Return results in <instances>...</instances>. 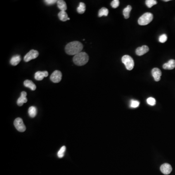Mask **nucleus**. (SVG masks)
Returning a JSON list of instances; mask_svg holds the SVG:
<instances>
[{
    "label": "nucleus",
    "instance_id": "nucleus-14",
    "mask_svg": "<svg viewBox=\"0 0 175 175\" xmlns=\"http://www.w3.org/2000/svg\"><path fill=\"white\" fill-rule=\"evenodd\" d=\"M21 60V57L20 55H15L11 58L10 62L13 66H16L18 65Z\"/></svg>",
    "mask_w": 175,
    "mask_h": 175
},
{
    "label": "nucleus",
    "instance_id": "nucleus-12",
    "mask_svg": "<svg viewBox=\"0 0 175 175\" xmlns=\"http://www.w3.org/2000/svg\"><path fill=\"white\" fill-rule=\"evenodd\" d=\"M48 76V73L47 71H44V72H41V71H38L35 74V78L37 80H42L43 79L46 77H47Z\"/></svg>",
    "mask_w": 175,
    "mask_h": 175
},
{
    "label": "nucleus",
    "instance_id": "nucleus-5",
    "mask_svg": "<svg viewBox=\"0 0 175 175\" xmlns=\"http://www.w3.org/2000/svg\"><path fill=\"white\" fill-rule=\"evenodd\" d=\"M14 125L15 126L17 130H18L19 131L23 132L26 130V126L23 123L22 118H16L14 122Z\"/></svg>",
    "mask_w": 175,
    "mask_h": 175
},
{
    "label": "nucleus",
    "instance_id": "nucleus-22",
    "mask_svg": "<svg viewBox=\"0 0 175 175\" xmlns=\"http://www.w3.org/2000/svg\"><path fill=\"white\" fill-rule=\"evenodd\" d=\"M145 4L148 8H151L153 6L157 4V1L156 0H147L145 1Z\"/></svg>",
    "mask_w": 175,
    "mask_h": 175
},
{
    "label": "nucleus",
    "instance_id": "nucleus-18",
    "mask_svg": "<svg viewBox=\"0 0 175 175\" xmlns=\"http://www.w3.org/2000/svg\"><path fill=\"white\" fill-rule=\"evenodd\" d=\"M132 7L130 6H128L124 8L123 11V15L124 16L125 19H128L129 17V14H130V11H131Z\"/></svg>",
    "mask_w": 175,
    "mask_h": 175
},
{
    "label": "nucleus",
    "instance_id": "nucleus-13",
    "mask_svg": "<svg viewBox=\"0 0 175 175\" xmlns=\"http://www.w3.org/2000/svg\"><path fill=\"white\" fill-rule=\"evenodd\" d=\"M163 68L165 70H173L175 68V60H170L168 62L163 65Z\"/></svg>",
    "mask_w": 175,
    "mask_h": 175
},
{
    "label": "nucleus",
    "instance_id": "nucleus-29",
    "mask_svg": "<svg viewBox=\"0 0 175 175\" xmlns=\"http://www.w3.org/2000/svg\"><path fill=\"white\" fill-rule=\"evenodd\" d=\"M170 1V0H164L163 1Z\"/></svg>",
    "mask_w": 175,
    "mask_h": 175
},
{
    "label": "nucleus",
    "instance_id": "nucleus-24",
    "mask_svg": "<svg viewBox=\"0 0 175 175\" xmlns=\"http://www.w3.org/2000/svg\"><path fill=\"white\" fill-rule=\"evenodd\" d=\"M140 105V102L138 101L135 100H131L130 102V107H133V108H136L138 107Z\"/></svg>",
    "mask_w": 175,
    "mask_h": 175
},
{
    "label": "nucleus",
    "instance_id": "nucleus-8",
    "mask_svg": "<svg viewBox=\"0 0 175 175\" xmlns=\"http://www.w3.org/2000/svg\"><path fill=\"white\" fill-rule=\"evenodd\" d=\"M160 171L164 175H168L172 171V168L170 164L165 163L162 164L160 167Z\"/></svg>",
    "mask_w": 175,
    "mask_h": 175
},
{
    "label": "nucleus",
    "instance_id": "nucleus-6",
    "mask_svg": "<svg viewBox=\"0 0 175 175\" xmlns=\"http://www.w3.org/2000/svg\"><path fill=\"white\" fill-rule=\"evenodd\" d=\"M39 55V53L38 51L35 50H30L24 57V60L25 62L31 60H34L37 58Z\"/></svg>",
    "mask_w": 175,
    "mask_h": 175
},
{
    "label": "nucleus",
    "instance_id": "nucleus-16",
    "mask_svg": "<svg viewBox=\"0 0 175 175\" xmlns=\"http://www.w3.org/2000/svg\"><path fill=\"white\" fill-rule=\"evenodd\" d=\"M58 17L60 20L62 22H66L67 20H70L69 18H68V15L65 11H60L58 13Z\"/></svg>",
    "mask_w": 175,
    "mask_h": 175
},
{
    "label": "nucleus",
    "instance_id": "nucleus-9",
    "mask_svg": "<svg viewBox=\"0 0 175 175\" xmlns=\"http://www.w3.org/2000/svg\"><path fill=\"white\" fill-rule=\"evenodd\" d=\"M152 76L156 81H159L160 80V76H162V72L159 68H154L151 71Z\"/></svg>",
    "mask_w": 175,
    "mask_h": 175
},
{
    "label": "nucleus",
    "instance_id": "nucleus-28",
    "mask_svg": "<svg viewBox=\"0 0 175 175\" xmlns=\"http://www.w3.org/2000/svg\"><path fill=\"white\" fill-rule=\"evenodd\" d=\"M57 1H56V0H45L44 2L46 4L50 6V5L54 4L55 3H57Z\"/></svg>",
    "mask_w": 175,
    "mask_h": 175
},
{
    "label": "nucleus",
    "instance_id": "nucleus-15",
    "mask_svg": "<svg viewBox=\"0 0 175 175\" xmlns=\"http://www.w3.org/2000/svg\"><path fill=\"white\" fill-rule=\"evenodd\" d=\"M24 85L25 87L30 89L32 91H35L36 89V86L31 80H25L24 81Z\"/></svg>",
    "mask_w": 175,
    "mask_h": 175
},
{
    "label": "nucleus",
    "instance_id": "nucleus-1",
    "mask_svg": "<svg viewBox=\"0 0 175 175\" xmlns=\"http://www.w3.org/2000/svg\"><path fill=\"white\" fill-rule=\"evenodd\" d=\"M83 45L78 41H74L70 42L65 47L66 53L69 55H76L81 52L83 50Z\"/></svg>",
    "mask_w": 175,
    "mask_h": 175
},
{
    "label": "nucleus",
    "instance_id": "nucleus-4",
    "mask_svg": "<svg viewBox=\"0 0 175 175\" xmlns=\"http://www.w3.org/2000/svg\"><path fill=\"white\" fill-rule=\"evenodd\" d=\"M122 61L125 64L126 69L131 71L134 66V62L133 58L129 55H125L122 58Z\"/></svg>",
    "mask_w": 175,
    "mask_h": 175
},
{
    "label": "nucleus",
    "instance_id": "nucleus-19",
    "mask_svg": "<svg viewBox=\"0 0 175 175\" xmlns=\"http://www.w3.org/2000/svg\"><path fill=\"white\" fill-rule=\"evenodd\" d=\"M29 115L32 118H34L36 116L37 113V110L36 107L34 106L30 107L28 109Z\"/></svg>",
    "mask_w": 175,
    "mask_h": 175
},
{
    "label": "nucleus",
    "instance_id": "nucleus-20",
    "mask_svg": "<svg viewBox=\"0 0 175 175\" xmlns=\"http://www.w3.org/2000/svg\"><path fill=\"white\" fill-rule=\"evenodd\" d=\"M109 14V10L106 7H102L99 10V12H98V16L99 17L103 16H107Z\"/></svg>",
    "mask_w": 175,
    "mask_h": 175
},
{
    "label": "nucleus",
    "instance_id": "nucleus-2",
    "mask_svg": "<svg viewBox=\"0 0 175 175\" xmlns=\"http://www.w3.org/2000/svg\"><path fill=\"white\" fill-rule=\"evenodd\" d=\"M89 57L85 52H80L73 57V61L76 65L78 66H83L87 64L88 62Z\"/></svg>",
    "mask_w": 175,
    "mask_h": 175
},
{
    "label": "nucleus",
    "instance_id": "nucleus-3",
    "mask_svg": "<svg viewBox=\"0 0 175 175\" xmlns=\"http://www.w3.org/2000/svg\"><path fill=\"white\" fill-rule=\"evenodd\" d=\"M153 19V15L151 13L147 12L144 14L139 19V25H146L149 24Z\"/></svg>",
    "mask_w": 175,
    "mask_h": 175
},
{
    "label": "nucleus",
    "instance_id": "nucleus-27",
    "mask_svg": "<svg viewBox=\"0 0 175 175\" xmlns=\"http://www.w3.org/2000/svg\"><path fill=\"white\" fill-rule=\"evenodd\" d=\"M120 1L119 0H113L111 1V6L113 8H116L119 6Z\"/></svg>",
    "mask_w": 175,
    "mask_h": 175
},
{
    "label": "nucleus",
    "instance_id": "nucleus-11",
    "mask_svg": "<svg viewBox=\"0 0 175 175\" xmlns=\"http://www.w3.org/2000/svg\"><path fill=\"white\" fill-rule=\"evenodd\" d=\"M27 93L25 91H22L21 92V95L17 100V104L19 106H22L23 104L27 102V99L26 98Z\"/></svg>",
    "mask_w": 175,
    "mask_h": 175
},
{
    "label": "nucleus",
    "instance_id": "nucleus-23",
    "mask_svg": "<svg viewBox=\"0 0 175 175\" xmlns=\"http://www.w3.org/2000/svg\"><path fill=\"white\" fill-rule=\"evenodd\" d=\"M65 151H66V147L65 146H63L60 150L58 151V153H57V156L58 158H62L64 156V154H65Z\"/></svg>",
    "mask_w": 175,
    "mask_h": 175
},
{
    "label": "nucleus",
    "instance_id": "nucleus-10",
    "mask_svg": "<svg viewBox=\"0 0 175 175\" xmlns=\"http://www.w3.org/2000/svg\"><path fill=\"white\" fill-rule=\"evenodd\" d=\"M149 48L147 45L143 46L137 48L136 50V54L137 56H141L145 54L149 51Z\"/></svg>",
    "mask_w": 175,
    "mask_h": 175
},
{
    "label": "nucleus",
    "instance_id": "nucleus-21",
    "mask_svg": "<svg viewBox=\"0 0 175 175\" xmlns=\"http://www.w3.org/2000/svg\"><path fill=\"white\" fill-rule=\"evenodd\" d=\"M86 10V5L84 3H79V6L77 8V11L79 14H83L85 12Z\"/></svg>",
    "mask_w": 175,
    "mask_h": 175
},
{
    "label": "nucleus",
    "instance_id": "nucleus-7",
    "mask_svg": "<svg viewBox=\"0 0 175 175\" xmlns=\"http://www.w3.org/2000/svg\"><path fill=\"white\" fill-rule=\"evenodd\" d=\"M62 73L60 71L56 70L53 72L51 75L50 79L53 82L55 83H59L62 79Z\"/></svg>",
    "mask_w": 175,
    "mask_h": 175
},
{
    "label": "nucleus",
    "instance_id": "nucleus-26",
    "mask_svg": "<svg viewBox=\"0 0 175 175\" xmlns=\"http://www.w3.org/2000/svg\"><path fill=\"white\" fill-rule=\"evenodd\" d=\"M167 39V35L166 34H163L159 37V40L160 42L161 43H164L166 42Z\"/></svg>",
    "mask_w": 175,
    "mask_h": 175
},
{
    "label": "nucleus",
    "instance_id": "nucleus-25",
    "mask_svg": "<svg viewBox=\"0 0 175 175\" xmlns=\"http://www.w3.org/2000/svg\"><path fill=\"white\" fill-rule=\"evenodd\" d=\"M147 103L150 106H155L156 105V100L153 97H149L147 99Z\"/></svg>",
    "mask_w": 175,
    "mask_h": 175
},
{
    "label": "nucleus",
    "instance_id": "nucleus-17",
    "mask_svg": "<svg viewBox=\"0 0 175 175\" xmlns=\"http://www.w3.org/2000/svg\"><path fill=\"white\" fill-rule=\"evenodd\" d=\"M57 7L61 11H65L67 10V7L65 1L63 0H58L57 1Z\"/></svg>",
    "mask_w": 175,
    "mask_h": 175
}]
</instances>
